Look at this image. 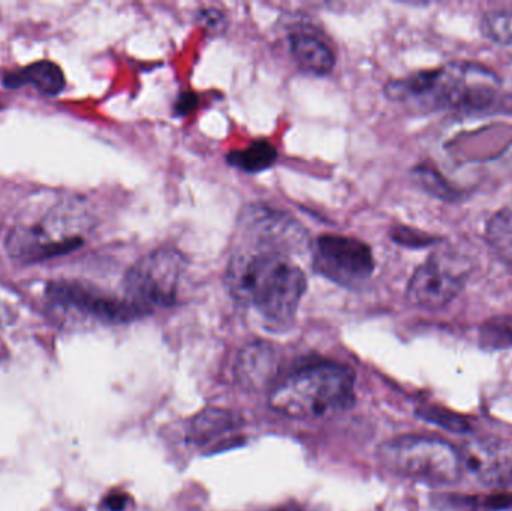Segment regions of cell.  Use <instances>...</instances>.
I'll list each match as a JSON object with an SVG mask.
<instances>
[{"instance_id":"cell-1","label":"cell","mask_w":512,"mask_h":511,"mask_svg":"<svg viewBox=\"0 0 512 511\" xmlns=\"http://www.w3.org/2000/svg\"><path fill=\"white\" fill-rule=\"evenodd\" d=\"M225 282L234 299L255 306L274 324H286L295 317L307 288L306 275L291 255L254 245L231 257Z\"/></svg>"},{"instance_id":"cell-2","label":"cell","mask_w":512,"mask_h":511,"mask_svg":"<svg viewBox=\"0 0 512 511\" xmlns=\"http://www.w3.org/2000/svg\"><path fill=\"white\" fill-rule=\"evenodd\" d=\"M499 78L474 63H450L444 68L417 72L385 87L387 96L417 113L463 108L480 110L496 98Z\"/></svg>"},{"instance_id":"cell-3","label":"cell","mask_w":512,"mask_h":511,"mask_svg":"<svg viewBox=\"0 0 512 511\" xmlns=\"http://www.w3.org/2000/svg\"><path fill=\"white\" fill-rule=\"evenodd\" d=\"M354 401V375L345 366L316 363L271 387V410L298 420H316L346 410Z\"/></svg>"},{"instance_id":"cell-4","label":"cell","mask_w":512,"mask_h":511,"mask_svg":"<svg viewBox=\"0 0 512 511\" xmlns=\"http://www.w3.org/2000/svg\"><path fill=\"white\" fill-rule=\"evenodd\" d=\"M378 458L391 473L432 485H454L466 471L463 453L438 438H394L379 447Z\"/></svg>"},{"instance_id":"cell-5","label":"cell","mask_w":512,"mask_h":511,"mask_svg":"<svg viewBox=\"0 0 512 511\" xmlns=\"http://www.w3.org/2000/svg\"><path fill=\"white\" fill-rule=\"evenodd\" d=\"M185 270V257L177 249L159 248L144 255L126 273V302L140 314L170 308L179 296Z\"/></svg>"},{"instance_id":"cell-6","label":"cell","mask_w":512,"mask_h":511,"mask_svg":"<svg viewBox=\"0 0 512 511\" xmlns=\"http://www.w3.org/2000/svg\"><path fill=\"white\" fill-rule=\"evenodd\" d=\"M313 269L334 284L357 288L375 272V258L361 240L324 234L315 243Z\"/></svg>"},{"instance_id":"cell-7","label":"cell","mask_w":512,"mask_h":511,"mask_svg":"<svg viewBox=\"0 0 512 511\" xmlns=\"http://www.w3.org/2000/svg\"><path fill=\"white\" fill-rule=\"evenodd\" d=\"M83 243L66 224L65 210H51L44 219L21 224L9 231L6 239L8 254L15 260L38 261L65 254Z\"/></svg>"},{"instance_id":"cell-8","label":"cell","mask_w":512,"mask_h":511,"mask_svg":"<svg viewBox=\"0 0 512 511\" xmlns=\"http://www.w3.org/2000/svg\"><path fill=\"white\" fill-rule=\"evenodd\" d=\"M240 233L249 245L291 255L306 243V231L289 215L264 206H252L240 218Z\"/></svg>"},{"instance_id":"cell-9","label":"cell","mask_w":512,"mask_h":511,"mask_svg":"<svg viewBox=\"0 0 512 511\" xmlns=\"http://www.w3.org/2000/svg\"><path fill=\"white\" fill-rule=\"evenodd\" d=\"M47 293L56 305L75 309L81 314L90 315L107 323H126L140 315V312L126 300L105 296L77 282H53L48 285Z\"/></svg>"},{"instance_id":"cell-10","label":"cell","mask_w":512,"mask_h":511,"mask_svg":"<svg viewBox=\"0 0 512 511\" xmlns=\"http://www.w3.org/2000/svg\"><path fill=\"white\" fill-rule=\"evenodd\" d=\"M465 284V273H457L448 264L427 260L418 267L408 285V299L412 305L424 309H441L453 302Z\"/></svg>"},{"instance_id":"cell-11","label":"cell","mask_w":512,"mask_h":511,"mask_svg":"<svg viewBox=\"0 0 512 511\" xmlns=\"http://www.w3.org/2000/svg\"><path fill=\"white\" fill-rule=\"evenodd\" d=\"M279 372V353L268 342L258 341L246 345L237 357L236 374L240 384L252 392L274 387Z\"/></svg>"},{"instance_id":"cell-12","label":"cell","mask_w":512,"mask_h":511,"mask_svg":"<svg viewBox=\"0 0 512 511\" xmlns=\"http://www.w3.org/2000/svg\"><path fill=\"white\" fill-rule=\"evenodd\" d=\"M292 57L303 71L327 75L336 65V53L322 36L312 30L300 29L289 36Z\"/></svg>"},{"instance_id":"cell-13","label":"cell","mask_w":512,"mask_h":511,"mask_svg":"<svg viewBox=\"0 0 512 511\" xmlns=\"http://www.w3.org/2000/svg\"><path fill=\"white\" fill-rule=\"evenodd\" d=\"M24 81H29L39 92L48 96L59 95L65 87V75L62 69L50 60L32 63L20 75H11L6 78L5 83L6 86L14 87Z\"/></svg>"},{"instance_id":"cell-14","label":"cell","mask_w":512,"mask_h":511,"mask_svg":"<svg viewBox=\"0 0 512 511\" xmlns=\"http://www.w3.org/2000/svg\"><path fill=\"white\" fill-rule=\"evenodd\" d=\"M239 423L240 420L230 411L212 408V410L198 414L192 420L189 435L197 443H204V441L213 440V438L219 437V435L227 434V432L239 428Z\"/></svg>"},{"instance_id":"cell-15","label":"cell","mask_w":512,"mask_h":511,"mask_svg":"<svg viewBox=\"0 0 512 511\" xmlns=\"http://www.w3.org/2000/svg\"><path fill=\"white\" fill-rule=\"evenodd\" d=\"M227 161L245 173H261L277 161V150L270 143H254L246 149L231 152Z\"/></svg>"},{"instance_id":"cell-16","label":"cell","mask_w":512,"mask_h":511,"mask_svg":"<svg viewBox=\"0 0 512 511\" xmlns=\"http://www.w3.org/2000/svg\"><path fill=\"white\" fill-rule=\"evenodd\" d=\"M486 38L502 45H512V5L490 9L481 20Z\"/></svg>"},{"instance_id":"cell-17","label":"cell","mask_w":512,"mask_h":511,"mask_svg":"<svg viewBox=\"0 0 512 511\" xmlns=\"http://www.w3.org/2000/svg\"><path fill=\"white\" fill-rule=\"evenodd\" d=\"M486 236L496 251L512 258V210L495 213L487 224Z\"/></svg>"},{"instance_id":"cell-18","label":"cell","mask_w":512,"mask_h":511,"mask_svg":"<svg viewBox=\"0 0 512 511\" xmlns=\"http://www.w3.org/2000/svg\"><path fill=\"white\" fill-rule=\"evenodd\" d=\"M417 416L426 422L438 425L439 428L447 429L454 434H466L471 431V425L465 417L460 414L453 413L447 408L436 407V405H423L418 408Z\"/></svg>"},{"instance_id":"cell-19","label":"cell","mask_w":512,"mask_h":511,"mask_svg":"<svg viewBox=\"0 0 512 511\" xmlns=\"http://www.w3.org/2000/svg\"><path fill=\"white\" fill-rule=\"evenodd\" d=\"M481 344L489 350L512 347V315L487 321L481 329Z\"/></svg>"},{"instance_id":"cell-20","label":"cell","mask_w":512,"mask_h":511,"mask_svg":"<svg viewBox=\"0 0 512 511\" xmlns=\"http://www.w3.org/2000/svg\"><path fill=\"white\" fill-rule=\"evenodd\" d=\"M391 236H393L394 242L408 246V248H424L433 243L432 237L421 233V231L412 230V228H397Z\"/></svg>"},{"instance_id":"cell-21","label":"cell","mask_w":512,"mask_h":511,"mask_svg":"<svg viewBox=\"0 0 512 511\" xmlns=\"http://www.w3.org/2000/svg\"><path fill=\"white\" fill-rule=\"evenodd\" d=\"M486 507L493 510L512 509V494H499L486 500Z\"/></svg>"},{"instance_id":"cell-22","label":"cell","mask_w":512,"mask_h":511,"mask_svg":"<svg viewBox=\"0 0 512 511\" xmlns=\"http://www.w3.org/2000/svg\"><path fill=\"white\" fill-rule=\"evenodd\" d=\"M195 107H197V98H195V95H191V93L180 96L176 104V110L179 114H188Z\"/></svg>"},{"instance_id":"cell-23","label":"cell","mask_w":512,"mask_h":511,"mask_svg":"<svg viewBox=\"0 0 512 511\" xmlns=\"http://www.w3.org/2000/svg\"><path fill=\"white\" fill-rule=\"evenodd\" d=\"M203 17L206 18L204 23L210 27H218V29H221V26H224L225 24L224 15L219 11H213V9H210V11H204Z\"/></svg>"},{"instance_id":"cell-24","label":"cell","mask_w":512,"mask_h":511,"mask_svg":"<svg viewBox=\"0 0 512 511\" xmlns=\"http://www.w3.org/2000/svg\"><path fill=\"white\" fill-rule=\"evenodd\" d=\"M126 498L122 497V495H113V497H108L107 506L111 511H122L125 509Z\"/></svg>"}]
</instances>
